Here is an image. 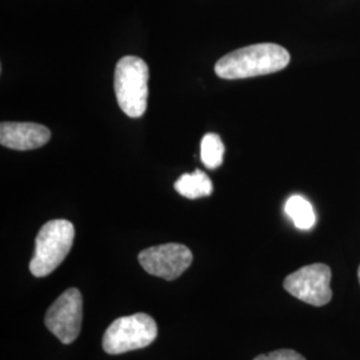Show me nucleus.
<instances>
[{
	"instance_id": "f257e3e1",
	"label": "nucleus",
	"mask_w": 360,
	"mask_h": 360,
	"mask_svg": "<svg viewBox=\"0 0 360 360\" xmlns=\"http://www.w3.org/2000/svg\"><path fill=\"white\" fill-rule=\"evenodd\" d=\"M290 52L274 43H259L220 58L215 65L219 77L235 80L279 72L290 63Z\"/></svg>"
},
{
	"instance_id": "f03ea898",
	"label": "nucleus",
	"mask_w": 360,
	"mask_h": 360,
	"mask_svg": "<svg viewBox=\"0 0 360 360\" xmlns=\"http://www.w3.org/2000/svg\"><path fill=\"white\" fill-rule=\"evenodd\" d=\"M75 239L74 224L65 219L47 221L35 239V254L30 262L34 276L43 278L56 270L70 254Z\"/></svg>"
},
{
	"instance_id": "7ed1b4c3",
	"label": "nucleus",
	"mask_w": 360,
	"mask_h": 360,
	"mask_svg": "<svg viewBox=\"0 0 360 360\" xmlns=\"http://www.w3.org/2000/svg\"><path fill=\"white\" fill-rule=\"evenodd\" d=\"M150 70L138 56H124L115 67L116 101L120 110L129 117H141L147 110Z\"/></svg>"
},
{
	"instance_id": "20e7f679",
	"label": "nucleus",
	"mask_w": 360,
	"mask_h": 360,
	"mask_svg": "<svg viewBox=\"0 0 360 360\" xmlns=\"http://www.w3.org/2000/svg\"><path fill=\"white\" fill-rule=\"evenodd\" d=\"M158 336V326L147 314H134L117 318L103 336V349L119 355L150 346Z\"/></svg>"
},
{
	"instance_id": "39448f33",
	"label": "nucleus",
	"mask_w": 360,
	"mask_h": 360,
	"mask_svg": "<svg viewBox=\"0 0 360 360\" xmlns=\"http://www.w3.org/2000/svg\"><path fill=\"white\" fill-rule=\"evenodd\" d=\"M331 269L324 263H314L290 274L284 279L283 287L296 299L322 307L333 299Z\"/></svg>"
},
{
	"instance_id": "423d86ee",
	"label": "nucleus",
	"mask_w": 360,
	"mask_h": 360,
	"mask_svg": "<svg viewBox=\"0 0 360 360\" xmlns=\"http://www.w3.org/2000/svg\"><path fill=\"white\" fill-rule=\"evenodd\" d=\"M83 297L77 288H68L46 314V326L62 343L75 342L82 328Z\"/></svg>"
},
{
	"instance_id": "0eeeda50",
	"label": "nucleus",
	"mask_w": 360,
	"mask_h": 360,
	"mask_svg": "<svg viewBox=\"0 0 360 360\" xmlns=\"http://www.w3.org/2000/svg\"><path fill=\"white\" fill-rule=\"evenodd\" d=\"M138 259L150 275L175 281L191 266L193 252L187 245L167 243L143 250Z\"/></svg>"
},
{
	"instance_id": "6e6552de",
	"label": "nucleus",
	"mask_w": 360,
	"mask_h": 360,
	"mask_svg": "<svg viewBox=\"0 0 360 360\" xmlns=\"http://www.w3.org/2000/svg\"><path fill=\"white\" fill-rule=\"evenodd\" d=\"M51 139V131L30 122H3L0 124V144L16 151H30L43 147Z\"/></svg>"
},
{
	"instance_id": "1a4fd4ad",
	"label": "nucleus",
	"mask_w": 360,
	"mask_h": 360,
	"mask_svg": "<svg viewBox=\"0 0 360 360\" xmlns=\"http://www.w3.org/2000/svg\"><path fill=\"white\" fill-rule=\"evenodd\" d=\"M175 190L184 198L198 199L210 196L214 190L212 181L207 176L206 172L195 169L193 174H184L175 181Z\"/></svg>"
},
{
	"instance_id": "9d476101",
	"label": "nucleus",
	"mask_w": 360,
	"mask_h": 360,
	"mask_svg": "<svg viewBox=\"0 0 360 360\" xmlns=\"http://www.w3.org/2000/svg\"><path fill=\"white\" fill-rule=\"evenodd\" d=\"M284 211L299 230H309L315 226L316 217H315L314 208L309 200L304 199L303 196H299V195L291 196L285 202Z\"/></svg>"
},
{
	"instance_id": "9b49d317",
	"label": "nucleus",
	"mask_w": 360,
	"mask_h": 360,
	"mask_svg": "<svg viewBox=\"0 0 360 360\" xmlns=\"http://www.w3.org/2000/svg\"><path fill=\"white\" fill-rule=\"evenodd\" d=\"M224 144L217 134H207L200 143V159L210 169H215L223 163Z\"/></svg>"
},
{
	"instance_id": "f8f14e48",
	"label": "nucleus",
	"mask_w": 360,
	"mask_h": 360,
	"mask_svg": "<svg viewBox=\"0 0 360 360\" xmlns=\"http://www.w3.org/2000/svg\"><path fill=\"white\" fill-rule=\"evenodd\" d=\"M254 360H306L294 349H276L270 354H262Z\"/></svg>"
},
{
	"instance_id": "ddd939ff",
	"label": "nucleus",
	"mask_w": 360,
	"mask_h": 360,
	"mask_svg": "<svg viewBox=\"0 0 360 360\" xmlns=\"http://www.w3.org/2000/svg\"><path fill=\"white\" fill-rule=\"evenodd\" d=\"M358 279H359V283H360V264H359V269H358Z\"/></svg>"
}]
</instances>
